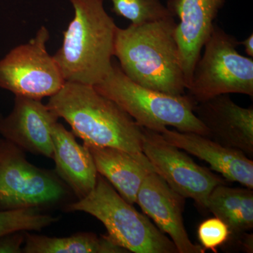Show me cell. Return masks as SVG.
Here are the masks:
<instances>
[{
  "label": "cell",
  "mask_w": 253,
  "mask_h": 253,
  "mask_svg": "<svg viewBox=\"0 0 253 253\" xmlns=\"http://www.w3.org/2000/svg\"><path fill=\"white\" fill-rule=\"evenodd\" d=\"M47 106L68 123L84 144L123 150L155 172L143 153V127L116 102L94 86L66 82L50 96Z\"/></svg>",
  "instance_id": "cell-1"
},
{
  "label": "cell",
  "mask_w": 253,
  "mask_h": 253,
  "mask_svg": "<svg viewBox=\"0 0 253 253\" xmlns=\"http://www.w3.org/2000/svg\"><path fill=\"white\" fill-rule=\"evenodd\" d=\"M174 17L117 27L114 56L134 83L166 94H186V84L175 38Z\"/></svg>",
  "instance_id": "cell-2"
},
{
  "label": "cell",
  "mask_w": 253,
  "mask_h": 253,
  "mask_svg": "<svg viewBox=\"0 0 253 253\" xmlns=\"http://www.w3.org/2000/svg\"><path fill=\"white\" fill-rule=\"evenodd\" d=\"M74 16L54 55L65 81L94 86L106 77L114 56L116 26L104 0H69Z\"/></svg>",
  "instance_id": "cell-3"
},
{
  "label": "cell",
  "mask_w": 253,
  "mask_h": 253,
  "mask_svg": "<svg viewBox=\"0 0 253 253\" xmlns=\"http://www.w3.org/2000/svg\"><path fill=\"white\" fill-rule=\"evenodd\" d=\"M93 86L122 108L141 127L160 132L169 126L181 132L209 136L207 128L195 115L196 103L191 96L166 94L141 86L126 77L113 61L109 74Z\"/></svg>",
  "instance_id": "cell-4"
},
{
  "label": "cell",
  "mask_w": 253,
  "mask_h": 253,
  "mask_svg": "<svg viewBox=\"0 0 253 253\" xmlns=\"http://www.w3.org/2000/svg\"><path fill=\"white\" fill-rule=\"evenodd\" d=\"M68 212H84L99 219L108 236L129 253H178L172 240L138 212L98 173L94 189L84 199L66 205Z\"/></svg>",
  "instance_id": "cell-5"
},
{
  "label": "cell",
  "mask_w": 253,
  "mask_h": 253,
  "mask_svg": "<svg viewBox=\"0 0 253 253\" xmlns=\"http://www.w3.org/2000/svg\"><path fill=\"white\" fill-rule=\"evenodd\" d=\"M239 42L214 24L194 71L188 95L202 102L221 94L253 96V59L238 52Z\"/></svg>",
  "instance_id": "cell-6"
},
{
  "label": "cell",
  "mask_w": 253,
  "mask_h": 253,
  "mask_svg": "<svg viewBox=\"0 0 253 253\" xmlns=\"http://www.w3.org/2000/svg\"><path fill=\"white\" fill-rule=\"evenodd\" d=\"M71 191L56 172L28 162L24 151L0 139V211L61 204Z\"/></svg>",
  "instance_id": "cell-7"
},
{
  "label": "cell",
  "mask_w": 253,
  "mask_h": 253,
  "mask_svg": "<svg viewBox=\"0 0 253 253\" xmlns=\"http://www.w3.org/2000/svg\"><path fill=\"white\" fill-rule=\"evenodd\" d=\"M49 30L42 26L36 36L13 48L0 60V87L15 96L42 100L64 85L61 70L46 49Z\"/></svg>",
  "instance_id": "cell-8"
},
{
  "label": "cell",
  "mask_w": 253,
  "mask_h": 253,
  "mask_svg": "<svg viewBox=\"0 0 253 253\" xmlns=\"http://www.w3.org/2000/svg\"><path fill=\"white\" fill-rule=\"evenodd\" d=\"M142 150L155 172L177 194L194 200L203 209L206 210L213 189L219 184H226L223 178L195 163L160 133L144 127Z\"/></svg>",
  "instance_id": "cell-9"
},
{
  "label": "cell",
  "mask_w": 253,
  "mask_h": 253,
  "mask_svg": "<svg viewBox=\"0 0 253 253\" xmlns=\"http://www.w3.org/2000/svg\"><path fill=\"white\" fill-rule=\"evenodd\" d=\"M224 2L225 0H168V9L179 19L175 38L186 89L205 43L212 33L214 21Z\"/></svg>",
  "instance_id": "cell-10"
},
{
  "label": "cell",
  "mask_w": 253,
  "mask_h": 253,
  "mask_svg": "<svg viewBox=\"0 0 253 253\" xmlns=\"http://www.w3.org/2000/svg\"><path fill=\"white\" fill-rule=\"evenodd\" d=\"M136 204L160 230L169 235L178 253L206 252L201 245L191 242L186 232L183 219L185 198L174 191L157 173H149L144 178Z\"/></svg>",
  "instance_id": "cell-11"
},
{
  "label": "cell",
  "mask_w": 253,
  "mask_h": 253,
  "mask_svg": "<svg viewBox=\"0 0 253 253\" xmlns=\"http://www.w3.org/2000/svg\"><path fill=\"white\" fill-rule=\"evenodd\" d=\"M59 119L41 100L15 96L11 112L0 119V134L23 151L52 158L51 129Z\"/></svg>",
  "instance_id": "cell-12"
},
{
  "label": "cell",
  "mask_w": 253,
  "mask_h": 253,
  "mask_svg": "<svg viewBox=\"0 0 253 253\" xmlns=\"http://www.w3.org/2000/svg\"><path fill=\"white\" fill-rule=\"evenodd\" d=\"M196 117L207 128L208 138L253 156V109L244 108L221 94L195 105Z\"/></svg>",
  "instance_id": "cell-13"
},
{
  "label": "cell",
  "mask_w": 253,
  "mask_h": 253,
  "mask_svg": "<svg viewBox=\"0 0 253 253\" xmlns=\"http://www.w3.org/2000/svg\"><path fill=\"white\" fill-rule=\"evenodd\" d=\"M160 134L179 149L206 161L226 180L253 189V161L242 151L226 147L207 136L163 128Z\"/></svg>",
  "instance_id": "cell-14"
},
{
  "label": "cell",
  "mask_w": 253,
  "mask_h": 253,
  "mask_svg": "<svg viewBox=\"0 0 253 253\" xmlns=\"http://www.w3.org/2000/svg\"><path fill=\"white\" fill-rule=\"evenodd\" d=\"M51 137L55 172L78 200L84 199L94 189L98 176L89 149L59 122L52 126Z\"/></svg>",
  "instance_id": "cell-15"
},
{
  "label": "cell",
  "mask_w": 253,
  "mask_h": 253,
  "mask_svg": "<svg viewBox=\"0 0 253 253\" xmlns=\"http://www.w3.org/2000/svg\"><path fill=\"white\" fill-rule=\"evenodd\" d=\"M84 145L92 156L98 173L109 181L123 199L131 205L136 204V196L144 178L154 171L123 150Z\"/></svg>",
  "instance_id": "cell-16"
},
{
  "label": "cell",
  "mask_w": 253,
  "mask_h": 253,
  "mask_svg": "<svg viewBox=\"0 0 253 253\" xmlns=\"http://www.w3.org/2000/svg\"><path fill=\"white\" fill-rule=\"evenodd\" d=\"M206 210L225 223L229 238L237 237L253 228V189L216 186L208 197Z\"/></svg>",
  "instance_id": "cell-17"
},
{
  "label": "cell",
  "mask_w": 253,
  "mask_h": 253,
  "mask_svg": "<svg viewBox=\"0 0 253 253\" xmlns=\"http://www.w3.org/2000/svg\"><path fill=\"white\" fill-rule=\"evenodd\" d=\"M24 253H126L109 236L81 232L68 237H49L26 231Z\"/></svg>",
  "instance_id": "cell-18"
},
{
  "label": "cell",
  "mask_w": 253,
  "mask_h": 253,
  "mask_svg": "<svg viewBox=\"0 0 253 253\" xmlns=\"http://www.w3.org/2000/svg\"><path fill=\"white\" fill-rule=\"evenodd\" d=\"M59 219L38 208L0 211V237L16 231H41Z\"/></svg>",
  "instance_id": "cell-19"
},
{
  "label": "cell",
  "mask_w": 253,
  "mask_h": 253,
  "mask_svg": "<svg viewBox=\"0 0 253 253\" xmlns=\"http://www.w3.org/2000/svg\"><path fill=\"white\" fill-rule=\"evenodd\" d=\"M111 1L113 12L118 16L129 20L131 24H142L174 17L161 0H111Z\"/></svg>",
  "instance_id": "cell-20"
},
{
  "label": "cell",
  "mask_w": 253,
  "mask_h": 253,
  "mask_svg": "<svg viewBox=\"0 0 253 253\" xmlns=\"http://www.w3.org/2000/svg\"><path fill=\"white\" fill-rule=\"evenodd\" d=\"M230 231L227 225L217 217L203 221L198 229V237L205 250L217 253V249L227 242Z\"/></svg>",
  "instance_id": "cell-21"
},
{
  "label": "cell",
  "mask_w": 253,
  "mask_h": 253,
  "mask_svg": "<svg viewBox=\"0 0 253 253\" xmlns=\"http://www.w3.org/2000/svg\"><path fill=\"white\" fill-rule=\"evenodd\" d=\"M26 231H16L0 237V253H21Z\"/></svg>",
  "instance_id": "cell-22"
},
{
  "label": "cell",
  "mask_w": 253,
  "mask_h": 253,
  "mask_svg": "<svg viewBox=\"0 0 253 253\" xmlns=\"http://www.w3.org/2000/svg\"><path fill=\"white\" fill-rule=\"evenodd\" d=\"M244 46L245 51L249 57H253V34L251 35L246 40L239 42V45Z\"/></svg>",
  "instance_id": "cell-23"
},
{
  "label": "cell",
  "mask_w": 253,
  "mask_h": 253,
  "mask_svg": "<svg viewBox=\"0 0 253 253\" xmlns=\"http://www.w3.org/2000/svg\"><path fill=\"white\" fill-rule=\"evenodd\" d=\"M2 117V116H1V114H0V119H1V118Z\"/></svg>",
  "instance_id": "cell-24"
}]
</instances>
